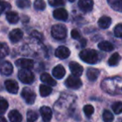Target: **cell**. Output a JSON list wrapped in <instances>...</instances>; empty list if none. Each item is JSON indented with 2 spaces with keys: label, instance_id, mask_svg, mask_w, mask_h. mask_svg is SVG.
<instances>
[{
  "label": "cell",
  "instance_id": "cell-22",
  "mask_svg": "<svg viewBox=\"0 0 122 122\" xmlns=\"http://www.w3.org/2000/svg\"><path fill=\"white\" fill-rule=\"evenodd\" d=\"M107 1L112 9L122 13V0H107Z\"/></svg>",
  "mask_w": 122,
  "mask_h": 122
},
{
  "label": "cell",
  "instance_id": "cell-15",
  "mask_svg": "<svg viewBox=\"0 0 122 122\" xmlns=\"http://www.w3.org/2000/svg\"><path fill=\"white\" fill-rule=\"evenodd\" d=\"M39 111H40L41 116H42L44 122H49L51 121L53 113L50 108L48 107V106H42Z\"/></svg>",
  "mask_w": 122,
  "mask_h": 122
},
{
  "label": "cell",
  "instance_id": "cell-33",
  "mask_svg": "<svg viewBox=\"0 0 122 122\" xmlns=\"http://www.w3.org/2000/svg\"><path fill=\"white\" fill-rule=\"evenodd\" d=\"M8 107V101L4 99H1L0 100V115L5 113V111H7Z\"/></svg>",
  "mask_w": 122,
  "mask_h": 122
},
{
  "label": "cell",
  "instance_id": "cell-16",
  "mask_svg": "<svg viewBox=\"0 0 122 122\" xmlns=\"http://www.w3.org/2000/svg\"><path fill=\"white\" fill-rule=\"evenodd\" d=\"M53 76L57 79H62L65 75V69L62 65H58L53 69Z\"/></svg>",
  "mask_w": 122,
  "mask_h": 122
},
{
  "label": "cell",
  "instance_id": "cell-37",
  "mask_svg": "<svg viewBox=\"0 0 122 122\" xmlns=\"http://www.w3.org/2000/svg\"><path fill=\"white\" fill-rule=\"evenodd\" d=\"M31 36H32L33 37H34V38H36L37 40H42L43 38V36L42 34L40 33V32H39L38 31H33L32 33H31Z\"/></svg>",
  "mask_w": 122,
  "mask_h": 122
},
{
  "label": "cell",
  "instance_id": "cell-34",
  "mask_svg": "<svg viewBox=\"0 0 122 122\" xmlns=\"http://www.w3.org/2000/svg\"><path fill=\"white\" fill-rule=\"evenodd\" d=\"M114 33L116 37L122 38V23H119L115 27Z\"/></svg>",
  "mask_w": 122,
  "mask_h": 122
},
{
  "label": "cell",
  "instance_id": "cell-10",
  "mask_svg": "<svg viewBox=\"0 0 122 122\" xmlns=\"http://www.w3.org/2000/svg\"><path fill=\"white\" fill-rule=\"evenodd\" d=\"M69 67H70V71H71V73L75 76H80L82 75V73H83V66L79 64L78 62L70 61V64H69Z\"/></svg>",
  "mask_w": 122,
  "mask_h": 122
},
{
  "label": "cell",
  "instance_id": "cell-24",
  "mask_svg": "<svg viewBox=\"0 0 122 122\" xmlns=\"http://www.w3.org/2000/svg\"><path fill=\"white\" fill-rule=\"evenodd\" d=\"M52 92V88L49 86V85H44V84H42L39 86V93H40V96L43 97H46L48 96H49Z\"/></svg>",
  "mask_w": 122,
  "mask_h": 122
},
{
  "label": "cell",
  "instance_id": "cell-25",
  "mask_svg": "<svg viewBox=\"0 0 122 122\" xmlns=\"http://www.w3.org/2000/svg\"><path fill=\"white\" fill-rule=\"evenodd\" d=\"M121 59V56H120V54L117 52H116L110 57L109 61H108V64H109V66H116V65L119 64Z\"/></svg>",
  "mask_w": 122,
  "mask_h": 122
},
{
  "label": "cell",
  "instance_id": "cell-12",
  "mask_svg": "<svg viewBox=\"0 0 122 122\" xmlns=\"http://www.w3.org/2000/svg\"><path fill=\"white\" fill-rule=\"evenodd\" d=\"M54 54H55L56 57L59 58V59H66L70 56V51L68 47H64V46H60L55 50Z\"/></svg>",
  "mask_w": 122,
  "mask_h": 122
},
{
  "label": "cell",
  "instance_id": "cell-38",
  "mask_svg": "<svg viewBox=\"0 0 122 122\" xmlns=\"http://www.w3.org/2000/svg\"><path fill=\"white\" fill-rule=\"evenodd\" d=\"M71 37H72V38H74V39H80V32H79V31L76 30V29L72 30L71 31Z\"/></svg>",
  "mask_w": 122,
  "mask_h": 122
},
{
  "label": "cell",
  "instance_id": "cell-31",
  "mask_svg": "<svg viewBox=\"0 0 122 122\" xmlns=\"http://www.w3.org/2000/svg\"><path fill=\"white\" fill-rule=\"evenodd\" d=\"M112 110L116 114L120 115L122 113V102L121 101H117L115 102L112 105Z\"/></svg>",
  "mask_w": 122,
  "mask_h": 122
},
{
  "label": "cell",
  "instance_id": "cell-27",
  "mask_svg": "<svg viewBox=\"0 0 122 122\" xmlns=\"http://www.w3.org/2000/svg\"><path fill=\"white\" fill-rule=\"evenodd\" d=\"M102 116L105 122H112L114 121V116H113V114L110 111H107V110H105L104 112H103Z\"/></svg>",
  "mask_w": 122,
  "mask_h": 122
},
{
  "label": "cell",
  "instance_id": "cell-7",
  "mask_svg": "<svg viewBox=\"0 0 122 122\" xmlns=\"http://www.w3.org/2000/svg\"><path fill=\"white\" fill-rule=\"evenodd\" d=\"M15 64L18 67H21L22 69H32L34 66V62L33 60L28 59V58H20L15 61Z\"/></svg>",
  "mask_w": 122,
  "mask_h": 122
},
{
  "label": "cell",
  "instance_id": "cell-28",
  "mask_svg": "<svg viewBox=\"0 0 122 122\" xmlns=\"http://www.w3.org/2000/svg\"><path fill=\"white\" fill-rule=\"evenodd\" d=\"M38 120V114L34 111L27 112V122H35Z\"/></svg>",
  "mask_w": 122,
  "mask_h": 122
},
{
  "label": "cell",
  "instance_id": "cell-8",
  "mask_svg": "<svg viewBox=\"0 0 122 122\" xmlns=\"http://www.w3.org/2000/svg\"><path fill=\"white\" fill-rule=\"evenodd\" d=\"M13 65L8 61H3L0 62V73L4 76H9L13 73Z\"/></svg>",
  "mask_w": 122,
  "mask_h": 122
},
{
  "label": "cell",
  "instance_id": "cell-21",
  "mask_svg": "<svg viewBox=\"0 0 122 122\" xmlns=\"http://www.w3.org/2000/svg\"><path fill=\"white\" fill-rule=\"evenodd\" d=\"M8 118L11 122H21L22 115L16 110H13L8 113Z\"/></svg>",
  "mask_w": 122,
  "mask_h": 122
},
{
  "label": "cell",
  "instance_id": "cell-17",
  "mask_svg": "<svg viewBox=\"0 0 122 122\" xmlns=\"http://www.w3.org/2000/svg\"><path fill=\"white\" fill-rule=\"evenodd\" d=\"M6 18L8 20V22L11 24H16L19 20V17L18 14L16 12L13 11H8L6 13Z\"/></svg>",
  "mask_w": 122,
  "mask_h": 122
},
{
  "label": "cell",
  "instance_id": "cell-30",
  "mask_svg": "<svg viewBox=\"0 0 122 122\" xmlns=\"http://www.w3.org/2000/svg\"><path fill=\"white\" fill-rule=\"evenodd\" d=\"M34 6L36 10L42 11V10H44V8H45L46 4H45V3H44V0H35V1H34Z\"/></svg>",
  "mask_w": 122,
  "mask_h": 122
},
{
  "label": "cell",
  "instance_id": "cell-42",
  "mask_svg": "<svg viewBox=\"0 0 122 122\" xmlns=\"http://www.w3.org/2000/svg\"><path fill=\"white\" fill-rule=\"evenodd\" d=\"M121 122H122V121H121Z\"/></svg>",
  "mask_w": 122,
  "mask_h": 122
},
{
  "label": "cell",
  "instance_id": "cell-20",
  "mask_svg": "<svg viewBox=\"0 0 122 122\" xmlns=\"http://www.w3.org/2000/svg\"><path fill=\"white\" fill-rule=\"evenodd\" d=\"M87 77L90 81H94L97 80V78L99 76V71L98 69H95V68H89L87 70L86 72Z\"/></svg>",
  "mask_w": 122,
  "mask_h": 122
},
{
  "label": "cell",
  "instance_id": "cell-18",
  "mask_svg": "<svg viewBox=\"0 0 122 122\" xmlns=\"http://www.w3.org/2000/svg\"><path fill=\"white\" fill-rule=\"evenodd\" d=\"M111 24V18L108 16H103L98 21V25L100 28L106 29Z\"/></svg>",
  "mask_w": 122,
  "mask_h": 122
},
{
  "label": "cell",
  "instance_id": "cell-32",
  "mask_svg": "<svg viewBox=\"0 0 122 122\" xmlns=\"http://www.w3.org/2000/svg\"><path fill=\"white\" fill-rule=\"evenodd\" d=\"M94 111V109L91 105H86V106H84V113H85V116H88V117L92 116Z\"/></svg>",
  "mask_w": 122,
  "mask_h": 122
},
{
  "label": "cell",
  "instance_id": "cell-26",
  "mask_svg": "<svg viewBox=\"0 0 122 122\" xmlns=\"http://www.w3.org/2000/svg\"><path fill=\"white\" fill-rule=\"evenodd\" d=\"M9 53V48L4 42H0V60L3 59Z\"/></svg>",
  "mask_w": 122,
  "mask_h": 122
},
{
  "label": "cell",
  "instance_id": "cell-36",
  "mask_svg": "<svg viewBox=\"0 0 122 122\" xmlns=\"http://www.w3.org/2000/svg\"><path fill=\"white\" fill-rule=\"evenodd\" d=\"M49 3L52 7H59L64 4V0H49Z\"/></svg>",
  "mask_w": 122,
  "mask_h": 122
},
{
  "label": "cell",
  "instance_id": "cell-1",
  "mask_svg": "<svg viewBox=\"0 0 122 122\" xmlns=\"http://www.w3.org/2000/svg\"><path fill=\"white\" fill-rule=\"evenodd\" d=\"M102 89L110 95H121L122 94V79L119 76L106 78L101 84Z\"/></svg>",
  "mask_w": 122,
  "mask_h": 122
},
{
  "label": "cell",
  "instance_id": "cell-5",
  "mask_svg": "<svg viewBox=\"0 0 122 122\" xmlns=\"http://www.w3.org/2000/svg\"><path fill=\"white\" fill-rule=\"evenodd\" d=\"M65 86L70 89H74V90H77V89L80 88L82 86V81L79 76H75L72 75L70 76L65 81Z\"/></svg>",
  "mask_w": 122,
  "mask_h": 122
},
{
  "label": "cell",
  "instance_id": "cell-11",
  "mask_svg": "<svg viewBox=\"0 0 122 122\" xmlns=\"http://www.w3.org/2000/svg\"><path fill=\"white\" fill-rule=\"evenodd\" d=\"M23 37V33L20 29L16 28L12 30L11 32H9V35H8V37H9L10 41H11L13 43H16V42H18Z\"/></svg>",
  "mask_w": 122,
  "mask_h": 122
},
{
  "label": "cell",
  "instance_id": "cell-35",
  "mask_svg": "<svg viewBox=\"0 0 122 122\" xmlns=\"http://www.w3.org/2000/svg\"><path fill=\"white\" fill-rule=\"evenodd\" d=\"M11 8V5L9 4L7 2H3V1H0V14L3 12L7 11V10H9Z\"/></svg>",
  "mask_w": 122,
  "mask_h": 122
},
{
  "label": "cell",
  "instance_id": "cell-6",
  "mask_svg": "<svg viewBox=\"0 0 122 122\" xmlns=\"http://www.w3.org/2000/svg\"><path fill=\"white\" fill-rule=\"evenodd\" d=\"M21 96L23 98L27 104L32 105L34 103L36 99V94L34 93V91H32V89L29 88V87H25L23 89L21 92Z\"/></svg>",
  "mask_w": 122,
  "mask_h": 122
},
{
  "label": "cell",
  "instance_id": "cell-13",
  "mask_svg": "<svg viewBox=\"0 0 122 122\" xmlns=\"http://www.w3.org/2000/svg\"><path fill=\"white\" fill-rule=\"evenodd\" d=\"M53 16L55 19L60 21H66L68 19V13L64 8H57L53 13Z\"/></svg>",
  "mask_w": 122,
  "mask_h": 122
},
{
  "label": "cell",
  "instance_id": "cell-2",
  "mask_svg": "<svg viewBox=\"0 0 122 122\" xmlns=\"http://www.w3.org/2000/svg\"><path fill=\"white\" fill-rule=\"evenodd\" d=\"M80 57L82 61L89 64H95L99 61V54L95 50L85 49L80 52Z\"/></svg>",
  "mask_w": 122,
  "mask_h": 122
},
{
  "label": "cell",
  "instance_id": "cell-9",
  "mask_svg": "<svg viewBox=\"0 0 122 122\" xmlns=\"http://www.w3.org/2000/svg\"><path fill=\"white\" fill-rule=\"evenodd\" d=\"M78 6L80 9L84 13H89L93 9L94 2L93 0H80L78 3Z\"/></svg>",
  "mask_w": 122,
  "mask_h": 122
},
{
  "label": "cell",
  "instance_id": "cell-41",
  "mask_svg": "<svg viewBox=\"0 0 122 122\" xmlns=\"http://www.w3.org/2000/svg\"><path fill=\"white\" fill-rule=\"evenodd\" d=\"M69 1H70V2H71V3H73V2H75V0H69Z\"/></svg>",
  "mask_w": 122,
  "mask_h": 122
},
{
  "label": "cell",
  "instance_id": "cell-14",
  "mask_svg": "<svg viewBox=\"0 0 122 122\" xmlns=\"http://www.w3.org/2000/svg\"><path fill=\"white\" fill-rule=\"evenodd\" d=\"M5 87L7 91L11 94H16L18 93V85L15 81L13 80H7L5 81Z\"/></svg>",
  "mask_w": 122,
  "mask_h": 122
},
{
  "label": "cell",
  "instance_id": "cell-23",
  "mask_svg": "<svg viewBox=\"0 0 122 122\" xmlns=\"http://www.w3.org/2000/svg\"><path fill=\"white\" fill-rule=\"evenodd\" d=\"M98 47L104 51H111L114 49V46L112 43H110V42L107 41H102L98 44Z\"/></svg>",
  "mask_w": 122,
  "mask_h": 122
},
{
  "label": "cell",
  "instance_id": "cell-3",
  "mask_svg": "<svg viewBox=\"0 0 122 122\" xmlns=\"http://www.w3.org/2000/svg\"><path fill=\"white\" fill-rule=\"evenodd\" d=\"M51 34L54 38L57 40H63L67 36V28L63 24H55L51 28Z\"/></svg>",
  "mask_w": 122,
  "mask_h": 122
},
{
  "label": "cell",
  "instance_id": "cell-39",
  "mask_svg": "<svg viewBox=\"0 0 122 122\" xmlns=\"http://www.w3.org/2000/svg\"><path fill=\"white\" fill-rule=\"evenodd\" d=\"M80 43H81V47H85V44H86V40H85V39H81V41H80Z\"/></svg>",
  "mask_w": 122,
  "mask_h": 122
},
{
  "label": "cell",
  "instance_id": "cell-29",
  "mask_svg": "<svg viewBox=\"0 0 122 122\" xmlns=\"http://www.w3.org/2000/svg\"><path fill=\"white\" fill-rule=\"evenodd\" d=\"M16 5L19 8H28L30 7L31 3L29 0H18L16 2Z\"/></svg>",
  "mask_w": 122,
  "mask_h": 122
},
{
  "label": "cell",
  "instance_id": "cell-4",
  "mask_svg": "<svg viewBox=\"0 0 122 122\" xmlns=\"http://www.w3.org/2000/svg\"><path fill=\"white\" fill-rule=\"evenodd\" d=\"M18 79L24 84H31L34 81V73L29 69H21L18 74Z\"/></svg>",
  "mask_w": 122,
  "mask_h": 122
},
{
  "label": "cell",
  "instance_id": "cell-40",
  "mask_svg": "<svg viewBox=\"0 0 122 122\" xmlns=\"http://www.w3.org/2000/svg\"><path fill=\"white\" fill-rule=\"evenodd\" d=\"M0 122H7V121H6V119H5L4 117H0Z\"/></svg>",
  "mask_w": 122,
  "mask_h": 122
},
{
  "label": "cell",
  "instance_id": "cell-19",
  "mask_svg": "<svg viewBox=\"0 0 122 122\" xmlns=\"http://www.w3.org/2000/svg\"><path fill=\"white\" fill-rule=\"evenodd\" d=\"M40 80L44 83L48 84L49 86H55L57 84L56 83V81L48 73H43L40 76Z\"/></svg>",
  "mask_w": 122,
  "mask_h": 122
}]
</instances>
